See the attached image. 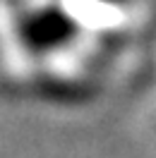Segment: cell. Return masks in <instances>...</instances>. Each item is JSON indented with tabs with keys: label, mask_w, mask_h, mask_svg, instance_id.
Masks as SVG:
<instances>
[{
	"label": "cell",
	"mask_w": 156,
	"mask_h": 158,
	"mask_svg": "<svg viewBox=\"0 0 156 158\" xmlns=\"http://www.w3.org/2000/svg\"><path fill=\"white\" fill-rule=\"evenodd\" d=\"M72 29H75V24L67 15H63L60 10H48V12H41L31 22L29 34H31V41H36V43H55V41L65 39Z\"/></svg>",
	"instance_id": "obj_1"
}]
</instances>
